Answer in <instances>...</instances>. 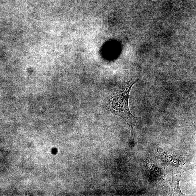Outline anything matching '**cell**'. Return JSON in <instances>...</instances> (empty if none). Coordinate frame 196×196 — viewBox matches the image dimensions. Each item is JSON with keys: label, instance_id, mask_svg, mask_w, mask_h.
Instances as JSON below:
<instances>
[{"label": "cell", "instance_id": "obj_1", "mask_svg": "<svg viewBox=\"0 0 196 196\" xmlns=\"http://www.w3.org/2000/svg\"><path fill=\"white\" fill-rule=\"evenodd\" d=\"M138 81L137 77H133L129 81L119 84L107 98L105 103V107L107 111L125 120L129 125L133 137V128L136 126L138 118L131 113L128 101L131 89Z\"/></svg>", "mask_w": 196, "mask_h": 196}, {"label": "cell", "instance_id": "obj_2", "mask_svg": "<svg viewBox=\"0 0 196 196\" xmlns=\"http://www.w3.org/2000/svg\"><path fill=\"white\" fill-rule=\"evenodd\" d=\"M181 174H177L173 177V191L174 194L177 195H184L180 189L179 183L181 178Z\"/></svg>", "mask_w": 196, "mask_h": 196}]
</instances>
